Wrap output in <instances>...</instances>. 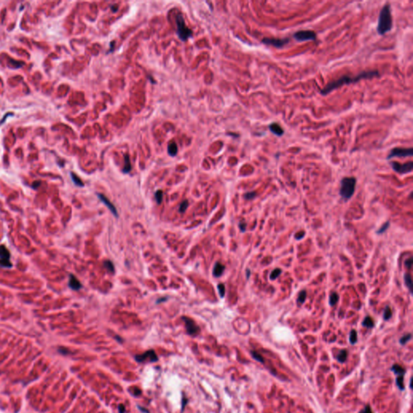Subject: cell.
Instances as JSON below:
<instances>
[{
    "label": "cell",
    "mask_w": 413,
    "mask_h": 413,
    "mask_svg": "<svg viewBox=\"0 0 413 413\" xmlns=\"http://www.w3.org/2000/svg\"><path fill=\"white\" fill-rule=\"evenodd\" d=\"M379 76V73L378 70H368V71H364L362 73H360L357 76H350L345 75L340 77V78L334 80V81L328 82L325 87L320 91V94L322 95H327L329 93H331L332 91L335 89H337L339 87H341L345 85H350L352 83H356L358 82L361 81L362 79H368L373 78L374 77Z\"/></svg>",
    "instance_id": "6da1fadb"
},
{
    "label": "cell",
    "mask_w": 413,
    "mask_h": 413,
    "mask_svg": "<svg viewBox=\"0 0 413 413\" xmlns=\"http://www.w3.org/2000/svg\"><path fill=\"white\" fill-rule=\"evenodd\" d=\"M393 28V21H392V12H391V5L389 2L384 4V6L381 9L378 16V20L377 32L378 33L383 36L386 33L389 32Z\"/></svg>",
    "instance_id": "7a4b0ae2"
},
{
    "label": "cell",
    "mask_w": 413,
    "mask_h": 413,
    "mask_svg": "<svg viewBox=\"0 0 413 413\" xmlns=\"http://www.w3.org/2000/svg\"><path fill=\"white\" fill-rule=\"evenodd\" d=\"M357 179L354 177H345L340 181V195L345 200L350 199L355 191Z\"/></svg>",
    "instance_id": "3957f363"
},
{
    "label": "cell",
    "mask_w": 413,
    "mask_h": 413,
    "mask_svg": "<svg viewBox=\"0 0 413 413\" xmlns=\"http://www.w3.org/2000/svg\"><path fill=\"white\" fill-rule=\"evenodd\" d=\"M177 22V34L178 37L182 41H186L192 36V31L186 25L185 20L181 14H178L176 16Z\"/></svg>",
    "instance_id": "277c9868"
},
{
    "label": "cell",
    "mask_w": 413,
    "mask_h": 413,
    "mask_svg": "<svg viewBox=\"0 0 413 413\" xmlns=\"http://www.w3.org/2000/svg\"><path fill=\"white\" fill-rule=\"evenodd\" d=\"M293 37H294V39L296 40L297 41L299 42L316 40V33L314 31H312V30H299V31L294 33Z\"/></svg>",
    "instance_id": "5b68a950"
},
{
    "label": "cell",
    "mask_w": 413,
    "mask_h": 413,
    "mask_svg": "<svg viewBox=\"0 0 413 413\" xmlns=\"http://www.w3.org/2000/svg\"><path fill=\"white\" fill-rule=\"evenodd\" d=\"M413 155L412 148H393L390 151L387 155V159L390 160L394 157H411Z\"/></svg>",
    "instance_id": "8992f818"
},
{
    "label": "cell",
    "mask_w": 413,
    "mask_h": 413,
    "mask_svg": "<svg viewBox=\"0 0 413 413\" xmlns=\"http://www.w3.org/2000/svg\"><path fill=\"white\" fill-rule=\"evenodd\" d=\"M390 165H391V166H392V168L393 169L394 171H395V172L398 173V174H407V173H411V171H412V168H413L412 162H406V163H403V164H401V163H399V162H391Z\"/></svg>",
    "instance_id": "52a82bcc"
},
{
    "label": "cell",
    "mask_w": 413,
    "mask_h": 413,
    "mask_svg": "<svg viewBox=\"0 0 413 413\" xmlns=\"http://www.w3.org/2000/svg\"><path fill=\"white\" fill-rule=\"evenodd\" d=\"M290 39L289 38H284V39H275V38H263L261 40V43L266 45H270L273 47L277 48V49H282L286 45L289 43Z\"/></svg>",
    "instance_id": "ba28073f"
},
{
    "label": "cell",
    "mask_w": 413,
    "mask_h": 413,
    "mask_svg": "<svg viewBox=\"0 0 413 413\" xmlns=\"http://www.w3.org/2000/svg\"><path fill=\"white\" fill-rule=\"evenodd\" d=\"M182 320H183L184 323H185V327H186V332H187L188 334L190 335V336H196V335L199 333V327L198 326L192 319L186 317V316H183Z\"/></svg>",
    "instance_id": "9c48e42d"
},
{
    "label": "cell",
    "mask_w": 413,
    "mask_h": 413,
    "mask_svg": "<svg viewBox=\"0 0 413 413\" xmlns=\"http://www.w3.org/2000/svg\"><path fill=\"white\" fill-rule=\"evenodd\" d=\"M135 358H136V360L138 362H157L158 359L157 356L155 354L154 350H148V351L144 352L142 354H140V355H137L135 357Z\"/></svg>",
    "instance_id": "30bf717a"
},
{
    "label": "cell",
    "mask_w": 413,
    "mask_h": 413,
    "mask_svg": "<svg viewBox=\"0 0 413 413\" xmlns=\"http://www.w3.org/2000/svg\"><path fill=\"white\" fill-rule=\"evenodd\" d=\"M98 196H99V199H100L101 201L103 202V204H104L105 205L107 206V208H108V209L110 210V211H111V213L114 214V215H115V217H117V216H118V212H117L116 208H115V206L113 205L112 203H111V202L110 201V200H109L108 199H107V198L106 197V196L103 195H102V194H98Z\"/></svg>",
    "instance_id": "8fae6325"
},
{
    "label": "cell",
    "mask_w": 413,
    "mask_h": 413,
    "mask_svg": "<svg viewBox=\"0 0 413 413\" xmlns=\"http://www.w3.org/2000/svg\"><path fill=\"white\" fill-rule=\"evenodd\" d=\"M69 287L73 290V291H78L82 288V285L78 281V279L76 278L73 275H69Z\"/></svg>",
    "instance_id": "7c38bea8"
},
{
    "label": "cell",
    "mask_w": 413,
    "mask_h": 413,
    "mask_svg": "<svg viewBox=\"0 0 413 413\" xmlns=\"http://www.w3.org/2000/svg\"><path fill=\"white\" fill-rule=\"evenodd\" d=\"M269 129L270 130L271 133H274V134L276 135V136H278V137L283 136V133H284V130L283 129V128L280 126L279 124H278V123L276 122L270 124L269 125Z\"/></svg>",
    "instance_id": "4fadbf2b"
},
{
    "label": "cell",
    "mask_w": 413,
    "mask_h": 413,
    "mask_svg": "<svg viewBox=\"0 0 413 413\" xmlns=\"http://www.w3.org/2000/svg\"><path fill=\"white\" fill-rule=\"evenodd\" d=\"M11 253L7 248L3 245H0V259H6L10 260Z\"/></svg>",
    "instance_id": "5bb4252c"
},
{
    "label": "cell",
    "mask_w": 413,
    "mask_h": 413,
    "mask_svg": "<svg viewBox=\"0 0 413 413\" xmlns=\"http://www.w3.org/2000/svg\"><path fill=\"white\" fill-rule=\"evenodd\" d=\"M224 271V265L220 264L219 262H217L214 266L213 269V275L215 277H220Z\"/></svg>",
    "instance_id": "9a60e30c"
},
{
    "label": "cell",
    "mask_w": 413,
    "mask_h": 413,
    "mask_svg": "<svg viewBox=\"0 0 413 413\" xmlns=\"http://www.w3.org/2000/svg\"><path fill=\"white\" fill-rule=\"evenodd\" d=\"M392 370L394 371L395 374H397V376H403L404 377V374L406 373L405 369H403L401 366H399L398 364H395V365L392 366Z\"/></svg>",
    "instance_id": "2e32d148"
},
{
    "label": "cell",
    "mask_w": 413,
    "mask_h": 413,
    "mask_svg": "<svg viewBox=\"0 0 413 413\" xmlns=\"http://www.w3.org/2000/svg\"><path fill=\"white\" fill-rule=\"evenodd\" d=\"M168 153L170 156L174 157L178 153V146L175 142H170L168 145Z\"/></svg>",
    "instance_id": "e0dca14e"
},
{
    "label": "cell",
    "mask_w": 413,
    "mask_h": 413,
    "mask_svg": "<svg viewBox=\"0 0 413 413\" xmlns=\"http://www.w3.org/2000/svg\"><path fill=\"white\" fill-rule=\"evenodd\" d=\"M404 282L407 288L410 290V292L412 293V279L411 275L407 273L404 274Z\"/></svg>",
    "instance_id": "ac0fdd59"
},
{
    "label": "cell",
    "mask_w": 413,
    "mask_h": 413,
    "mask_svg": "<svg viewBox=\"0 0 413 413\" xmlns=\"http://www.w3.org/2000/svg\"><path fill=\"white\" fill-rule=\"evenodd\" d=\"M362 325L368 328H374V320H373V319H372L370 316H366V318L364 319L363 322H362Z\"/></svg>",
    "instance_id": "d6986e66"
},
{
    "label": "cell",
    "mask_w": 413,
    "mask_h": 413,
    "mask_svg": "<svg viewBox=\"0 0 413 413\" xmlns=\"http://www.w3.org/2000/svg\"><path fill=\"white\" fill-rule=\"evenodd\" d=\"M132 170V165L129 160V155H124V173H129Z\"/></svg>",
    "instance_id": "ffe728a7"
},
{
    "label": "cell",
    "mask_w": 413,
    "mask_h": 413,
    "mask_svg": "<svg viewBox=\"0 0 413 413\" xmlns=\"http://www.w3.org/2000/svg\"><path fill=\"white\" fill-rule=\"evenodd\" d=\"M347 357H348V353H347V350H340V353H339V354H338V355L336 356V359H337L340 362H345L346 359H347Z\"/></svg>",
    "instance_id": "44dd1931"
},
{
    "label": "cell",
    "mask_w": 413,
    "mask_h": 413,
    "mask_svg": "<svg viewBox=\"0 0 413 413\" xmlns=\"http://www.w3.org/2000/svg\"><path fill=\"white\" fill-rule=\"evenodd\" d=\"M306 298H307V291H305V290H303V291H301L300 292H299V294H298V298H297V303H298V305L303 304V303L305 302V300H306Z\"/></svg>",
    "instance_id": "7402d4cb"
},
{
    "label": "cell",
    "mask_w": 413,
    "mask_h": 413,
    "mask_svg": "<svg viewBox=\"0 0 413 413\" xmlns=\"http://www.w3.org/2000/svg\"><path fill=\"white\" fill-rule=\"evenodd\" d=\"M70 176H71L72 180H73V183L75 184L76 186H84V183L82 182V181L81 180V178H79L78 176H77L74 173L71 172L70 173Z\"/></svg>",
    "instance_id": "603a6c76"
},
{
    "label": "cell",
    "mask_w": 413,
    "mask_h": 413,
    "mask_svg": "<svg viewBox=\"0 0 413 413\" xmlns=\"http://www.w3.org/2000/svg\"><path fill=\"white\" fill-rule=\"evenodd\" d=\"M338 300H339V295H338L337 293H332L330 296H329V304H330V306L336 305L337 303Z\"/></svg>",
    "instance_id": "cb8c5ba5"
},
{
    "label": "cell",
    "mask_w": 413,
    "mask_h": 413,
    "mask_svg": "<svg viewBox=\"0 0 413 413\" xmlns=\"http://www.w3.org/2000/svg\"><path fill=\"white\" fill-rule=\"evenodd\" d=\"M350 341L352 345H354L356 342L358 341V332L354 329L351 330V332H350Z\"/></svg>",
    "instance_id": "d4e9b609"
},
{
    "label": "cell",
    "mask_w": 413,
    "mask_h": 413,
    "mask_svg": "<svg viewBox=\"0 0 413 413\" xmlns=\"http://www.w3.org/2000/svg\"><path fill=\"white\" fill-rule=\"evenodd\" d=\"M281 273H282V270L279 269V268H276V269L274 270L270 273V280H272V281L275 280V279H276L278 277H279V275H281Z\"/></svg>",
    "instance_id": "484cf974"
},
{
    "label": "cell",
    "mask_w": 413,
    "mask_h": 413,
    "mask_svg": "<svg viewBox=\"0 0 413 413\" xmlns=\"http://www.w3.org/2000/svg\"><path fill=\"white\" fill-rule=\"evenodd\" d=\"M0 267H2V268H12V263L11 262L10 260L0 259Z\"/></svg>",
    "instance_id": "4316f807"
},
{
    "label": "cell",
    "mask_w": 413,
    "mask_h": 413,
    "mask_svg": "<svg viewBox=\"0 0 413 413\" xmlns=\"http://www.w3.org/2000/svg\"><path fill=\"white\" fill-rule=\"evenodd\" d=\"M392 316V310L390 308L389 306L386 307L385 310H384V313H383V319L385 320H388L389 319H391V317Z\"/></svg>",
    "instance_id": "83f0119b"
},
{
    "label": "cell",
    "mask_w": 413,
    "mask_h": 413,
    "mask_svg": "<svg viewBox=\"0 0 413 413\" xmlns=\"http://www.w3.org/2000/svg\"><path fill=\"white\" fill-rule=\"evenodd\" d=\"M103 265H104V267L107 270L110 272V273H113L114 271H115V269H114V265H113V263L110 261H105L104 263H103Z\"/></svg>",
    "instance_id": "f1b7e54d"
},
{
    "label": "cell",
    "mask_w": 413,
    "mask_h": 413,
    "mask_svg": "<svg viewBox=\"0 0 413 413\" xmlns=\"http://www.w3.org/2000/svg\"><path fill=\"white\" fill-rule=\"evenodd\" d=\"M411 339V333H408V334H406L404 335V336H403L400 339H399V343L401 345H405L406 343L409 341Z\"/></svg>",
    "instance_id": "f546056e"
},
{
    "label": "cell",
    "mask_w": 413,
    "mask_h": 413,
    "mask_svg": "<svg viewBox=\"0 0 413 413\" xmlns=\"http://www.w3.org/2000/svg\"><path fill=\"white\" fill-rule=\"evenodd\" d=\"M251 354H252V356H253V358H254L256 361H257V362H261V363H264V358H263L262 356L260 355L258 353L255 352V351H253Z\"/></svg>",
    "instance_id": "4dcf8cb0"
},
{
    "label": "cell",
    "mask_w": 413,
    "mask_h": 413,
    "mask_svg": "<svg viewBox=\"0 0 413 413\" xmlns=\"http://www.w3.org/2000/svg\"><path fill=\"white\" fill-rule=\"evenodd\" d=\"M155 199H156V201L158 204H160L162 201V199H163V192L162 190H158L156 192V194H155Z\"/></svg>",
    "instance_id": "1f68e13d"
},
{
    "label": "cell",
    "mask_w": 413,
    "mask_h": 413,
    "mask_svg": "<svg viewBox=\"0 0 413 413\" xmlns=\"http://www.w3.org/2000/svg\"><path fill=\"white\" fill-rule=\"evenodd\" d=\"M389 226H390V222H389V221H387V222H386V223H384L383 225L382 226V227H381V228H380L378 230V231H377V234H380V233H383L384 232H385V231H386V230L388 228H389Z\"/></svg>",
    "instance_id": "d6a6232c"
},
{
    "label": "cell",
    "mask_w": 413,
    "mask_h": 413,
    "mask_svg": "<svg viewBox=\"0 0 413 413\" xmlns=\"http://www.w3.org/2000/svg\"><path fill=\"white\" fill-rule=\"evenodd\" d=\"M256 195H257V194H256V192L254 191L247 192V193H245V199L248 200L253 199H254V198L256 197Z\"/></svg>",
    "instance_id": "836d02e7"
},
{
    "label": "cell",
    "mask_w": 413,
    "mask_h": 413,
    "mask_svg": "<svg viewBox=\"0 0 413 413\" xmlns=\"http://www.w3.org/2000/svg\"><path fill=\"white\" fill-rule=\"evenodd\" d=\"M187 207H188V201H187V200H185V201L182 202V204H181V205H180L179 212H181V213H183V212H186V208H187Z\"/></svg>",
    "instance_id": "e575fe53"
},
{
    "label": "cell",
    "mask_w": 413,
    "mask_h": 413,
    "mask_svg": "<svg viewBox=\"0 0 413 413\" xmlns=\"http://www.w3.org/2000/svg\"><path fill=\"white\" fill-rule=\"evenodd\" d=\"M218 290H219L220 296L221 297L224 296V294H225V286H224L223 283H220V284L218 285Z\"/></svg>",
    "instance_id": "d590c367"
},
{
    "label": "cell",
    "mask_w": 413,
    "mask_h": 413,
    "mask_svg": "<svg viewBox=\"0 0 413 413\" xmlns=\"http://www.w3.org/2000/svg\"><path fill=\"white\" fill-rule=\"evenodd\" d=\"M412 262H413L412 257H409V258L406 260V261H405V265L407 266V269H411V266H412Z\"/></svg>",
    "instance_id": "8d00e7d4"
},
{
    "label": "cell",
    "mask_w": 413,
    "mask_h": 413,
    "mask_svg": "<svg viewBox=\"0 0 413 413\" xmlns=\"http://www.w3.org/2000/svg\"><path fill=\"white\" fill-rule=\"evenodd\" d=\"M360 413H373V411H372L370 406L368 404V405H366V407H365V408H364L363 410H362V411H360Z\"/></svg>",
    "instance_id": "74e56055"
},
{
    "label": "cell",
    "mask_w": 413,
    "mask_h": 413,
    "mask_svg": "<svg viewBox=\"0 0 413 413\" xmlns=\"http://www.w3.org/2000/svg\"><path fill=\"white\" fill-rule=\"evenodd\" d=\"M133 395H136V396H137V395H140V393H141L140 390L139 389V388H137V387H133Z\"/></svg>",
    "instance_id": "f35d334b"
},
{
    "label": "cell",
    "mask_w": 413,
    "mask_h": 413,
    "mask_svg": "<svg viewBox=\"0 0 413 413\" xmlns=\"http://www.w3.org/2000/svg\"><path fill=\"white\" fill-rule=\"evenodd\" d=\"M40 181H35V182L32 183V187L33 188V189H35V190H36V189L40 186Z\"/></svg>",
    "instance_id": "ab89813d"
},
{
    "label": "cell",
    "mask_w": 413,
    "mask_h": 413,
    "mask_svg": "<svg viewBox=\"0 0 413 413\" xmlns=\"http://www.w3.org/2000/svg\"><path fill=\"white\" fill-rule=\"evenodd\" d=\"M239 227H240V228H241V232H245V228H246V223H240Z\"/></svg>",
    "instance_id": "60d3db41"
},
{
    "label": "cell",
    "mask_w": 413,
    "mask_h": 413,
    "mask_svg": "<svg viewBox=\"0 0 413 413\" xmlns=\"http://www.w3.org/2000/svg\"><path fill=\"white\" fill-rule=\"evenodd\" d=\"M119 410H120V413H124V410L125 409H124V405H122V404H121V405H120V407H119Z\"/></svg>",
    "instance_id": "b9f144b4"
},
{
    "label": "cell",
    "mask_w": 413,
    "mask_h": 413,
    "mask_svg": "<svg viewBox=\"0 0 413 413\" xmlns=\"http://www.w3.org/2000/svg\"><path fill=\"white\" fill-rule=\"evenodd\" d=\"M249 274H250V270H247V279L249 278Z\"/></svg>",
    "instance_id": "7bdbcfd3"
}]
</instances>
